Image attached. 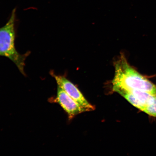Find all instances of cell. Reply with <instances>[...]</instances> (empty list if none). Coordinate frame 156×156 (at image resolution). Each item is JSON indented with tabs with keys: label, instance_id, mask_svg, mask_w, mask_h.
<instances>
[{
	"label": "cell",
	"instance_id": "2",
	"mask_svg": "<svg viewBox=\"0 0 156 156\" xmlns=\"http://www.w3.org/2000/svg\"><path fill=\"white\" fill-rule=\"evenodd\" d=\"M16 10L13 9L9 20L0 28V56L9 58L14 63L23 75H25V61L29 52L21 54L15 46Z\"/></svg>",
	"mask_w": 156,
	"mask_h": 156
},
{
	"label": "cell",
	"instance_id": "1",
	"mask_svg": "<svg viewBox=\"0 0 156 156\" xmlns=\"http://www.w3.org/2000/svg\"><path fill=\"white\" fill-rule=\"evenodd\" d=\"M114 65L115 76L112 84L115 92L140 90L156 95V85L130 66L124 55H121Z\"/></svg>",
	"mask_w": 156,
	"mask_h": 156
},
{
	"label": "cell",
	"instance_id": "5",
	"mask_svg": "<svg viewBox=\"0 0 156 156\" xmlns=\"http://www.w3.org/2000/svg\"><path fill=\"white\" fill-rule=\"evenodd\" d=\"M143 112L150 116L156 117V96L154 102L146 106Z\"/></svg>",
	"mask_w": 156,
	"mask_h": 156
},
{
	"label": "cell",
	"instance_id": "4",
	"mask_svg": "<svg viewBox=\"0 0 156 156\" xmlns=\"http://www.w3.org/2000/svg\"><path fill=\"white\" fill-rule=\"evenodd\" d=\"M57 95L55 102H57L67 113L69 118L73 119L77 115L87 112L79 103L58 86Z\"/></svg>",
	"mask_w": 156,
	"mask_h": 156
},
{
	"label": "cell",
	"instance_id": "3",
	"mask_svg": "<svg viewBox=\"0 0 156 156\" xmlns=\"http://www.w3.org/2000/svg\"><path fill=\"white\" fill-rule=\"evenodd\" d=\"M50 74L55 79L58 86L63 89L87 112L94 110V107L88 102L79 89L67 78L63 76L56 75L52 72H50Z\"/></svg>",
	"mask_w": 156,
	"mask_h": 156
}]
</instances>
